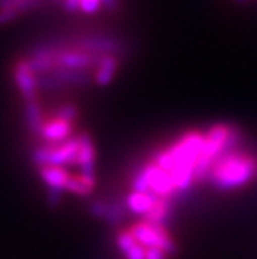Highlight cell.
I'll use <instances>...</instances> for the list:
<instances>
[{"instance_id": "cell-2", "label": "cell", "mask_w": 257, "mask_h": 259, "mask_svg": "<svg viewBox=\"0 0 257 259\" xmlns=\"http://www.w3.org/2000/svg\"><path fill=\"white\" fill-rule=\"evenodd\" d=\"M257 180V152L246 143L223 154L209 169L204 182L219 191H234Z\"/></svg>"}, {"instance_id": "cell-10", "label": "cell", "mask_w": 257, "mask_h": 259, "mask_svg": "<svg viewBox=\"0 0 257 259\" xmlns=\"http://www.w3.org/2000/svg\"><path fill=\"white\" fill-rule=\"evenodd\" d=\"M73 134V124L67 123L58 118H52L48 121H45L43 129L40 132V138L45 141L43 145H58L64 143V141L72 138Z\"/></svg>"}, {"instance_id": "cell-12", "label": "cell", "mask_w": 257, "mask_h": 259, "mask_svg": "<svg viewBox=\"0 0 257 259\" xmlns=\"http://www.w3.org/2000/svg\"><path fill=\"white\" fill-rule=\"evenodd\" d=\"M160 197L153 193H138V191H132L130 194H127L126 197V205L129 208L130 213L138 214V216H146L150 211L155 208V205L158 203Z\"/></svg>"}, {"instance_id": "cell-21", "label": "cell", "mask_w": 257, "mask_h": 259, "mask_svg": "<svg viewBox=\"0 0 257 259\" xmlns=\"http://www.w3.org/2000/svg\"><path fill=\"white\" fill-rule=\"evenodd\" d=\"M146 259H169V254L158 248H146Z\"/></svg>"}, {"instance_id": "cell-19", "label": "cell", "mask_w": 257, "mask_h": 259, "mask_svg": "<svg viewBox=\"0 0 257 259\" xmlns=\"http://www.w3.org/2000/svg\"><path fill=\"white\" fill-rule=\"evenodd\" d=\"M123 254L126 259H146V248L136 241L133 245H130L127 250H124Z\"/></svg>"}, {"instance_id": "cell-3", "label": "cell", "mask_w": 257, "mask_h": 259, "mask_svg": "<svg viewBox=\"0 0 257 259\" xmlns=\"http://www.w3.org/2000/svg\"><path fill=\"white\" fill-rule=\"evenodd\" d=\"M79 155V135L72 137L64 143L42 145L31 154L33 161L39 168L42 166H75Z\"/></svg>"}, {"instance_id": "cell-9", "label": "cell", "mask_w": 257, "mask_h": 259, "mask_svg": "<svg viewBox=\"0 0 257 259\" xmlns=\"http://www.w3.org/2000/svg\"><path fill=\"white\" fill-rule=\"evenodd\" d=\"M123 58L109 55L102 56L96 65V68L93 70V82L98 87H107L113 82V79L118 75V70L121 67Z\"/></svg>"}, {"instance_id": "cell-14", "label": "cell", "mask_w": 257, "mask_h": 259, "mask_svg": "<svg viewBox=\"0 0 257 259\" xmlns=\"http://www.w3.org/2000/svg\"><path fill=\"white\" fill-rule=\"evenodd\" d=\"M23 116H25V124L28 131L33 135H40L43 124H45V116L43 109L39 100H33L25 103V109H23Z\"/></svg>"}, {"instance_id": "cell-18", "label": "cell", "mask_w": 257, "mask_h": 259, "mask_svg": "<svg viewBox=\"0 0 257 259\" xmlns=\"http://www.w3.org/2000/svg\"><path fill=\"white\" fill-rule=\"evenodd\" d=\"M104 8L102 0H81V13L87 16L98 14Z\"/></svg>"}, {"instance_id": "cell-23", "label": "cell", "mask_w": 257, "mask_h": 259, "mask_svg": "<svg viewBox=\"0 0 257 259\" xmlns=\"http://www.w3.org/2000/svg\"><path fill=\"white\" fill-rule=\"evenodd\" d=\"M104 10L107 11H118L120 10V0H102Z\"/></svg>"}, {"instance_id": "cell-5", "label": "cell", "mask_w": 257, "mask_h": 259, "mask_svg": "<svg viewBox=\"0 0 257 259\" xmlns=\"http://www.w3.org/2000/svg\"><path fill=\"white\" fill-rule=\"evenodd\" d=\"M130 233L144 248H158L168 253L169 256L175 254L178 250L175 241L171 238L166 227L139 221L130 227Z\"/></svg>"}, {"instance_id": "cell-15", "label": "cell", "mask_w": 257, "mask_h": 259, "mask_svg": "<svg viewBox=\"0 0 257 259\" xmlns=\"http://www.w3.org/2000/svg\"><path fill=\"white\" fill-rule=\"evenodd\" d=\"M171 214H172V199H160L155 208L143 218V221L153 225L166 227L171 219Z\"/></svg>"}, {"instance_id": "cell-8", "label": "cell", "mask_w": 257, "mask_h": 259, "mask_svg": "<svg viewBox=\"0 0 257 259\" xmlns=\"http://www.w3.org/2000/svg\"><path fill=\"white\" fill-rule=\"evenodd\" d=\"M88 209L95 218L102 219L113 227L121 225L126 221L127 214L130 213L126 202H109L104 199L93 200L90 203Z\"/></svg>"}, {"instance_id": "cell-6", "label": "cell", "mask_w": 257, "mask_h": 259, "mask_svg": "<svg viewBox=\"0 0 257 259\" xmlns=\"http://www.w3.org/2000/svg\"><path fill=\"white\" fill-rule=\"evenodd\" d=\"M55 45V64L56 68H68V70H93L96 68L99 62V56L90 55L79 49H75L72 45L56 44Z\"/></svg>"}, {"instance_id": "cell-25", "label": "cell", "mask_w": 257, "mask_h": 259, "mask_svg": "<svg viewBox=\"0 0 257 259\" xmlns=\"http://www.w3.org/2000/svg\"><path fill=\"white\" fill-rule=\"evenodd\" d=\"M232 2H236V4H240V5H245V4H249L251 0H232Z\"/></svg>"}, {"instance_id": "cell-22", "label": "cell", "mask_w": 257, "mask_h": 259, "mask_svg": "<svg viewBox=\"0 0 257 259\" xmlns=\"http://www.w3.org/2000/svg\"><path fill=\"white\" fill-rule=\"evenodd\" d=\"M62 193H64V191H59V190H48V202H50L53 206L59 205L61 200H62Z\"/></svg>"}, {"instance_id": "cell-11", "label": "cell", "mask_w": 257, "mask_h": 259, "mask_svg": "<svg viewBox=\"0 0 257 259\" xmlns=\"http://www.w3.org/2000/svg\"><path fill=\"white\" fill-rule=\"evenodd\" d=\"M95 143H93L90 134H79V155L76 166H79L82 176L95 177Z\"/></svg>"}, {"instance_id": "cell-24", "label": "cell", "mask_w": 257, "mask_h": 259, "mask_svg": "<svg viewBox=\"0 0 257 259\" xmlns=\"http://www.w3.org/2000/svg\"><path fill=\"white\" fill-rule=\"evenodd\" d=\"M16 2H20V0H0V7L8 5V4H16Z\"/></svg>"}, {"instance_id": "cell-17", "label": "cell", "mask_w": 257, "mask_h": 259, "mask_svg": "<svg viewBox=\"0 0 257 259\" xmlns=\"http://www.w3.org/2000/svg\"><path fill=\"white\" fill-rule=\"evenodd\" d=\"M79 116V109L76 104L73 103H64L61 106L56 107L55 110V115L53 118H58V120H62V121H67V123H75Z\"/></svg>"}, {"instance_id": "cell-7", "label": "cell", "mask_w": 257, "mask_h": 259, "mask_svg": "<svg viewBox=\"0 0 257 259\" xmlns=\"http://www.w3.org/2000/svg\"><path fill=\"white\" fill-rule=\"evenodd\" d=\"M13 79L23 101L28 103L37 100V93H39L37 75L33 70L28 58H22L16 61L13 68Z\"/></svg>"}, {"instance_id": "cell-16", "label": "cell", "mask_w": 257, "mask_h": 259, "mask_svg": "<svg viewBox=\"0 0 257 259\" xmlns=\"http://www.w3.org/2000/svg\"><path fill=\"white\" fill-rule=\"evenodd\" d=\"M95 185H96L95 177H87L82 174H78V176L72 174L65 191L72 193L75 196H79V197H88L93 193V190H95Z\"/></svg>"}, {"instance_id": "cell-13", "label": "cell", "mask_w": 257, "mask_h": 259, "mask_svg": "<svg viewBox=\"0 0 257 259\" xmlns=\"http://www.w3.org/2000/svg\"><path fill=\"white\" fill-rule=\"evenodd\" d=\"M39 176L42 182L48 186V190H59V191L67 190L68 180L72 177V174L62 166H42L39 168Z\"/></svg>"}, {"instance_id": "cell-4", "label": "cell", "mask_w": 257, "mask_h": 259, "mask_svg": "<svg viewBox=\"0 0 257 259\" xmlns=\"http://www.w3.org/2000/svg\"><path fill=\"white\" fill-rule=\"evenodd\" d=\"M70 45L82 52H87L90 55L99 56V58L115 55L124 59L130 53V44L126 39L120 36H113V34H104V33L79 36Z\"/></svg>"}, {"instance_id": "cell-1", "label": "cell", "mask_w": 257, "mask_h": 259, "mask_svg": "<svg viewBox=\"0 0 257 259\" xmlns=\"http://www.w3.org/2000/svg\"><path fill=\"white\" fill-rule=\"evenodd\" d=\"M204 131H186L153 157L158 166L172 176L178 193L188 191L192 183H195L194 172L204 146Z\"/></svg>"}, {"instance_id": "cell-20", "label": "cell", "mask_w": 257, "mask_h": 259, "mask_svg": "<svg viewBox=\"0 0 257 259\" xmlns=\"http://www.w3.org/2000/svg\"><path fill=\"white\" fill-rule=\"evenodd\" d=\"M62 7L67 13H81V0H62Z\"/></svg>"}]
</instances>
